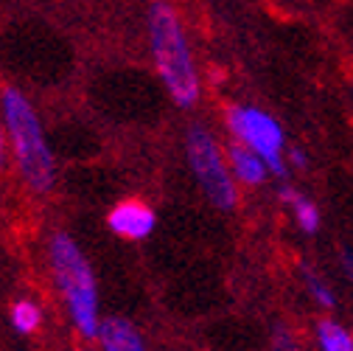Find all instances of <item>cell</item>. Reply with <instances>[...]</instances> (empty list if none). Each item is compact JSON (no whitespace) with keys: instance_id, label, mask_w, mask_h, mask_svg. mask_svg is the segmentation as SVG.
<instances>
[{"instance_id":"6da1fadb","label":"cell","mask_w":353,"mask_h":351,"mask_svg":"<svg viewBox=\"0 0 353 351\" xmlns=\"http://www.w3.org/2000/svg\"><path fill=\"white\" fill-rule=\"evenodd\" d=\"M149 46L160 82L176 107H194L199 102V70L188 34L180 23V15L168 0H154L149 9Z\"/></svg>"},{"instance_id":"7a4b0ae2","label":"cell","mask_w":353,"mask_h":351,"mask_svg":"<svg viewBox=\"0 0 353 351\" xmlns=\"http://www.w3.org/2000/svg\"><path fill=\"white\" fill-rule=\"evenodd\" d=\"M0 107H3L9 146L23 183L34 194H48L57 183V160L46 141V133H42L39 115L17 87L0 91Z\"/></svg>"},{"instance_id":"3957f363","label":"cell","mask_w":353,"mask_h":351,"mask_svg":"<svg viewBox=\"0 0 353 351\" xmlns=\"http://www.w3.org/2000/svg\"><path fill=\"white\" fill-rule=\"evenodd\" d=\"M48 261L54 284L68 306V315L76 326V332L84 340H93L101 332V315H99V284L96 273L87 261L84 250L70 234H54L48 242Z\"/></svg>"},{"instance_id":"277c9868","label":"cell","mask_w":353,"mask_h":351,"mask_svg":"<svg viewBox=\"0 0 353 351\" xmlns=\"http://www.w3.org/2000/svg\"><path fill=\"white\" fill-rule=\"evenodd\" d=\"M185 155L194 171V180L208 197V202L219 211H233L239 202V180L230 171V160L219 146L216 135L208 126L194 124L185 133Z\"/></svg>"},{"instance_id":"5b68a950","label":"cell","mask_w":353,"mask_h":351,"mask_svg":"<svg viewBox=\"0 0 353 351\" xmlns=\"http://www.w3.org/2000/svg\"><path fill=\"white\" fill-rule=\"evenodd\" d=\"M225 124L239 144L255 149L263 160H267V166L275 178H286L289 174L286 133L275 115H270L261 107H252V104H233L225 113Z\"/></svg>"},{"instance_id":"8992f818","label":"cell","mask_w":353,"mask_h":351,"mask_svg":"<svg viewBox=\"0 0 353 351\" xmlns=\"http://www.w3.org/2000/svg\"><path fill=\"white\" fill-rule=\"evenodd\" d=\"M107 225L115 236H121L126 242H141L154 234L157 214L143 200H123L110 211Z\"/></svg>"},{"instance_id":"52a82bcc","label":"cell","mask_w":353,"mask_h":351,"mask_svg":"<svg viewBox=\"0 0 353 351\" xmlns=\"http://www.w3.org/2000/svg\"><path fill=\"white\" fill-rule=\"evenodd\" d=\"M228 160H230V171H233V178L241 183V186H250V189H255V186H263L267 183V178H270V166H267V160H263L255 149H250V146H244V144H230L228 146Z\"/></svg>"},{"instance_id":"ba28073f","label":"cell","mask_w":353,"mask_h":351,"mask_svg":"<svg viewBox=\"0 0 353 351\" xmlns=\"http://www.w3.org/2000/svg\"><path fill=\"white\" fill-rule=\"evenodd\" d=\"M99 343H101V351H149V345H146L143 334L138 332V326L132 321H126V318L101 321Z\"/></svg>"},{"instance_id":"9c48e42d","label":"cell","mask_w":353,"mask_h":351,"mask_svg":"<svg viewBox=\"0 0 353 351\" xmlns=\"http://www.w3.org/2000/svg\"><path fill=\"white\" fill-rule=\"evenodd\" d=\"M281 200L292 208V214H294V222L300 225V231L303 234H317L320 231V225H323V216H320V208L308 200V197H303L300 191H294L292 186H281Z\"/></svg>"},{"instance_id":"30bf717a","label":"cell","mask_w":353,"mask_h":351,"mask_svg":"<svg viewBox=\"0 0 353 351\" xmlns=\"http://www.w3.org/2000/svg\"><path fill=\"white\" fill-rule=\"evenodd\" d=\"M314 340L320 351H353V332L339 321H320L314 329Z\"/></svg>"},{"instance_id":"8fae6325","label":"cell","mask_w":353,"mask_h":351,"mask_svg":"<svg viewBox=\"0 0 353 351\" xmlns=\"http://www.w3.org/2000/svg\"><path fill=\"white\" fill-rule=\"evenodd\" d=\"M42 323V310L39 303L31 301V298H20L12 303V326L20 332V334H34Z\"/></svg>"},{"instance_id":"7c38bea8","label":"cell","mask_w":353,"mask_h":351,"mask_svg":"<svg viewBox=\"0 0 353 351\" xmlns=\"http://www.w3.org/2000/svg\"><path fill=\"white\" fill-rule=\"evenodd\" d=\"M303 284H305V292L312 295V301H314L317 306H323V310H334L336 292H334V287H331L320 273L303 267Z\"/></svg>"},{"instance_id":"4fadbf2b","label":"cell","mask_w":353,"mask_h":351,"mask_svg":"<svg viewBox=\"0 0 353 351\" xmlns=\"http://www.w3.org/2000/svg\"><path fill=\"white\" fill-rule=\"evenodd\" d=\"M272 351H303V348H300V343L286 329H278L272 334Z\"/></svg>"},{"instance_id":"5bb4252c","label":"cell","mask_w":353,"mask_h":351,"mask_svg":"<svg viewBox=\"0 0 353 351\" xmlns=\"http://www.w3.org/2000/svg\"><path fill=\"white\" fill-rule=\"evenodd\" d=\"M339 267H342L345 278L353 281V250H350V247H342V250H339Z\"/></svg>"},{"instance_id":"9a60e30c","label":"cell","mask_w":353,"mask_h":351,"mask_svg":"<svg viewBox=\"0 0 353 351\" xmlns=\"http://www.w3.org/2000/svg\"><path fill=\"white\" fill-rule=\"evenodd\" d=\"M286 160H289V166H294V169H308V155H305L303 149H289Z\"/></svg>"},{"instance_id":"2e32d148","label":"cell","mask_w":353,"mask_h":351,"mask_svg":"<svg viewBox=\"0 0 353 351\" xmlns=\"http://www.w3.org/2000/svg\"><path fill=\"white\" fill-rule=\"evenodd\" d=\"M6 163V138H3V129H0V169Z\"/></svg>"}]
</instances>
